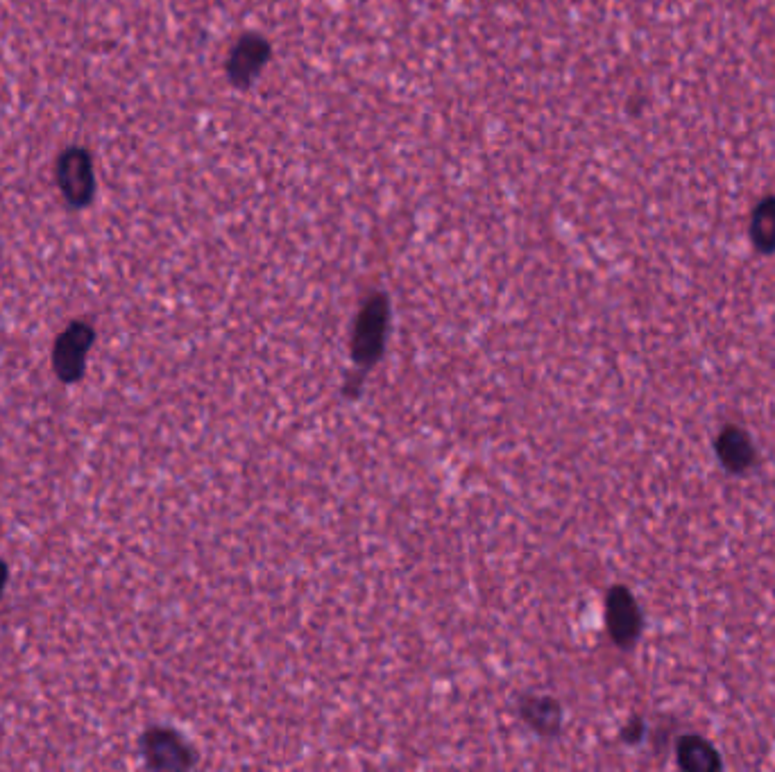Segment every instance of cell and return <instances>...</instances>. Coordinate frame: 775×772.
Returning a JSON list of instances; mask_svg holds the SVG:
<instances>
[{"instance_id":"cell-1","label":"cell","mask_w":775,"mask_h":772,"mask_svg":"<svg viewBox=\"0 0 775 772\" xmlns=\"http://www.w3.org/2000/svg\"><path fill=\"white\" fill-rule=\"evenodd\" d=\"M388 304L381 295L372 297L365 304L363 313L356 322L354 331V358L361 365H372L383 349V336H386Z\"/></svg>"},{"instance_id":"cell-10","label":"cell","mask_w":775,"mask_h":772,"mask_svg":"<svg viewBox=\"0 0 775 772\" xmlns=\"http://www.w3.org/2000/svg\"><path fill=\"white\" fill-rule=\"evenodd\" d=\"M751 234L757 250L762 252L775 250V200H766L755 209Z\"/></svg>"},{"instance_id":"cell-8","label":"cell","mask_w":775,"mask_h":772,"mask_svg":"<svg viewBox=\"0 0 775 772\" xmlns=\"http://www.w3.org/2000/svg\"><path fill=\"white\" fill-rule=\"evenodd\" d=\"M678 763L692 772H714L721 768L717 750L698 736H687L678 743Z\"/></svg>"},{"instance_id":"cell-2","label":"cell","mask_w":775,"mask_h":772,"mask_svg":"<svg viewBox=\"0 0 775 772\" xmlns=\"http://www.w3.org/2000/svg\"><path fill=\"white\" fill-rule=\"evenodd\" d=\"M93 345V331L89 324L75 322L68 327L62 336H59L55 351H53V365L55 372L62 381L73 383L78 381L84 365H87V351Z\"/></svg>"},{"instance_id":"cell-7","label":"cell","mask_w":775,"mask_h":772,"mask_svg":"<svg viewBox=\"0 0 775 772\" xmlns=\"http://www.w3.org/2000/svg\"><path fill=\"white\" fill-rule=\"evenodd\" d=\"M266 59H268L266 41H261L257 37L245 39L234 50L232 62H229V75H232V80H236L238 84L250 82L254 73L266 64Z\"/></svg>"},{"instance_id":"cell-11","label":"cell","mask_w":775,"mask_h":772,"mask_svg":"<svg viewBox=\"0 0 775 772\" xmlns=\"http://www.w3.org/2000/svg\"><path fill=\"white\" fill-rule=\"evenodd\" d=\"M5 582H7V566H5L3 562H0V594H3Z\"/></svg>"},{"instance_id":"cell-6","label":"cell","mask_w":775,"mask_h":772,"mask_svg":"<svg viewBox=\"0 0 775 772\" xmlns=\"http://www.w3.org/2000/svg\"><path fill=\"white\" fill-rule=\"evenodd\" d=\"M717 451L723 465L730 471H744L753 465L755 449L751 437H748L742 428L728 426L723 428L717 442Z\"/></svg>"},{"instance_id":"cell-9","label":"cell","mask_w":775,"mask_h":772,"mask_svg":"<svg viewBox=\"0 0 775 772\" xmlns=\"http://www.w3.org/2000/svg\"><path fill=\"white\" fill-rule=\"evenodd\" d=\"M522 714L540 732H556L560 727V707L549 698L526 700Z\"/></svg>"},{"instance_id":"cell-4","label":"cell","mask_w":775,"mask_h":772,"mask_svg":"<svg viewBox=\"0 0 775 772\" xmlns=\"http://www.w3.org/2000/svg\"><path fill=\"white\" fill-rule=\"evenodd\" d=\"M608 628L619 646H630L642 630V616L635 598L626 589H612L608 596Z\"/></svg>"},{"instance_id":"cell-5","label":"cell","mask_w":775,"mask_h":772,"mask_svg":"<svg viewBox=\"0 0 775 772\" xmlns=\"http://www.w3.org/2000/svg\"><path fill=\"white\" fill-rule=\"evenodd\" d=\"M143 752L155 768H186L191 766V750L180 741V736L170 732H150L143 739Z\"/></svg>"},{"instance_id":"cell-3","label":"cell","mask_w":775,"mask_h":772,"mask_svg":"<svg viewBox=\"0 0 775 772\" xmlns=\"http://www.w3.org/2000/svg\"><path fill=\"white\" fill-rule=\"evenodd\" d=\"M57 184L73 207H84L93 195V166L87 150L68 148L57 161Z\"/></svg>"}]
</instances>
